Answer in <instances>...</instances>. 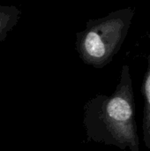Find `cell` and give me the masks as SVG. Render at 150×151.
Masks as SVG:
<instances>
[{
	"label": "cell",
	"mask_w": 150,
	"mask_h": 151,
	"mask_svg": "<svg viewBox=\"0 0 150 151\" xmlns=\"http://www.w3.org/2000/svg\"><path fill=\"white\" fill-rule=\"evenodd\" d=\"M83 125L88 142L140 151L135 121L133 79L128 65L122 67L119 81L110 95H97L84 105Z\"/></svg>",
	"instance_id": "obj_1"
},
{
	"label": "cell",
	"mask_w": 150,
	"mask_h": 151,
	"mask_svg": "<svg viewBox=\"0 0 150 151\" xmlns=\"http://www.w3.org/2000/svg\"><path fill=\"white\" fill-rule=\"evenodd\" d=\"M133 16V9L126 8L89 22L77 42L83 62L96 68L108 65L123 44Z\"/></svg>",
	"instance_id": "obj_2"
},
{
	"label": "cell",
	"mask_w": 150,
	"mask_h": 151,
	"mask_svg": "<svg viewBox=\"0 0 150 151\" xmlns=\"http://www.w3.org/2000/svg\"><path fill=\"white\" fill-rule=\"evenodd\" d=\"M141 94L144 99L142 119L143 142L147 149L150 150V57L149 58L148 69L141 85Z\"/></svg>",
	"instance_id": "obj_3"
}]
</instances>
